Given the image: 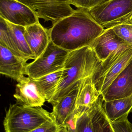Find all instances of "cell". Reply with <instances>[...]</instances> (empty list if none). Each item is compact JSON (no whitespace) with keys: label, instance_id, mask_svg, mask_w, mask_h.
<instances>
[{"label":"cell","instance_id":"cell-1","mask_svg":"<svg viewBox=\"0 0 132 132\" xmlns=\"http://www.w3.org/2000/svg\"><path fill=\"white\" fill-rule=\"evenodd\" d=\"M104 30L88 10L78 9L52 25L49 31L53 44L70 52L90 46Z\"/></svg>","mask_w":132,"mask_h":132},{"label":"cell","instance_id":"cell-2","mask_svg":"<svg viewBox=\"0 0 132 132\" xmlns=\"http://www.w3.org/2000/svg\"><path fill=\"white\" fill-rule=\"evenodd\" d=\"M102 62L90 46L69 52L56 90L49 103L53 105L81 80L92 77Z\"/></svg>","mask_w":132,"mask_h":132},{"label":"cell","instance_id":"cell-3","mask_svg":"<svg viewBox=\"0 0 132 132\" xmlns=\"http://www.w3.org/2000/svg\"><path fill=\"white\" fill-rule=\"evenodd\" d=\"M53 119L51 112L42 107L11 104L4 119V128L5 132H29Z\"/></svg>","mask_w":132,"mask_h":132},{"label":"cell","instance_id":"cell-4","mask_svg":"<svg viewBox=\"0 0 132 132\" xmlns=\"http://www.w3.org/2000/svg\"><path fill=\"white\" fill-rule=\"evenodd\" d=\"M95 21L104 29L132 21V0H106L88 10Z\"/></svg>","mask_w":132,"mask_h":132},{"label":"cell","instance_id":"cell-5","mask_svg":"<svg viewBox=\"0 0 132 132\" xmlns=\"http://www.w3.org/2000/svg\"><path fill=\"white\" fill-rule=\"evenodd\" d=\"M132 59L131 46L125 52L121 50H116L102 62L99 69L91 77L100 95H102Z\"/></svg>","mask_w":132,"mask_h":132},{"label":"cell","instance_id":"cell-6","mask_svg":"<svg viewBox=\"0 0 132 132\" xmlns=\"http://www.w3.org/2000/svg\"><path fill=\"white\" fill-rule=\"evenodd\" d=\"M69 52L53 44L51 41L43 53L28 63L25 75L37 79L63 68Z\"/></svg>","mask_w":132,"mask_h":132},{"label":"cell","instance_id":"cell-7","mask_svg":"<svg viewBox=\"0 0 132 132\" xmlns=\"http://www.w3.org/2000/svg\"><path fill=\"white\" fill-rule=\"evenodd\" d=\"M30 8L38 18L52 25L72 14L75 10L68 0H16Z\"/></svg>","mask_w":132,"mask_h":132},{"label":"cell","instance_id":"cell-8","mask_svg":"<svg viewBox=\"0 0 132 132\" xmlns=\"http://www.w3.org/2000/svg\"><path fill=\"white\" fill-rule=\"evenodd\" d=\"M0 17L12 24L25 27L39 22L30 8L16 0H0Z\"/></svg>","mask_w":132,"mask_h":132},{"label":"cell","instance_id":"cell-9","mask_svg":"<svg viewBox=\"0 0 132 132\" xmlns=\"http://www.w3.org/2000/svg\"><path fill=\"white\" fill-rule=\"evenodd\" d=\"M28 63L22 58L13 54L3 46L0 45V73L17 82L26 79L25 69Z\"/></svg>","mask_w":132,"mask_h":132},{"label":"cell","instance_id":"cell-10","mask_svg":"<svg viewBox=\"0 0 132 132\" xmlns=\"http://www.w3.org/2000/svg\"><path fill=\"white\" fill-rule=\"evenodd\" d=\"M132 95V59L101 95L104 101H108Z\"/></svg>","mask_w":132,"mask_h":132},{"label":"cell","instance_id":"cell-11","mask_svg":"<svg viewBox=\"0 0 132 132\" xmlns=\"http://www.w3.org/2000/svg\"><path fill=\"white\" fill-rule=\"evenodd\" d=\"M80 84V82L70 92L52 105V116L60 126L67 128L73 119Z\"/></svg>","mask_w":132,"mask_h":132},{"label":"cell","instance_id":"cell-12","mask_svg":"<svg viewBox=\"0 0 132 132\" xmlns=\"http://www.w3.org/2000/svg\"><path fill=\"white\" fill-rule=\"evenodd\" d=\"M129 45L120 38L111 28L105 29L90 46L98 59L103 62L117 50Z\"/></svg>","mask_w":132,"mask_h":132},{"label":"cell","instance_id":"cell-13","mask_svg":"<svg viewBox=\"0 0 132 132\" xmlns=\"http://www.w3.org/2000/svg\"><path fill=\"white\" fill-rule=\"evenodd\" d=\"M14 98L17 104L26 107H42L46 100L40 94L33 79L29 77L16 85Z\"/></svg>","mask_w":132,"mask_h":132},{"label":"cell","instance_id":"cell-14","mask_svg":"<svg viewBox=\"0 0 132 132\" xmlns=\"http://www.w3.org/2000/svg\"><path fill=\"white\" fill-rule=\"evenodd\" d=\"M24 35L35 60L43 53L50 42L49 29L39 22L25 27Z\"/></svg>","mask_w":132,"mask_h":132},{"label":"cell","instance_id":"cell-15","mask_svg":"<svg viewBox=\"0 0 132 132\" xmlns=\"http://www.w3.org/2000/svg\"><path fill=\"white\" fill-rule=\"evenodd\" d=\"M100 96L93 83L91 77L81 80L80 82L76 100V109L73 118L92 106Z\"/></svg>","mask_w":132,"mask_h":132},{"label":"cell","instance_id":"cell-16","mask_svg":"<svg viewBox=\"0 0 132 132\" xmlns=\"http://www.w3.org/2000/svg\"><path fill=\"white\" fill-rule=\"evenodd\" d=\"M103 107L111 122L120 120L132 111V95L124 98L104 101Z\"/></svg>","mask_w":132,"mask_h":132},{"label":"cell","instance_id":"cell-17","mask_svg":"<svg viewBox=\"0 0 132 132\" xmlns=\"http://www.w3.org/2000/svg\"><path fill=\"white\" fill-rule=\"evenodd\" d=\"M63 71L62 69L39 78L33 79L40 94L48 102L56 92Z\"/></svg>","mask_w":132,"mask_h":132},{"label":"cell","instance_id":"cell-18","mask_svg":"<svg viewBox=\"0 0 132 132\" xmlns=\"http://www.w3.org/2000/svg\"><path fill=\"white\" fill-rule=\"evenodd\" d=\"M8 23L11 32L13 43L20 57L26 62L29 60H35V56L24 35L25 27L14 24L9 22Z\"/></svg>","mask_w":132,"mask_h":132},{"label":"cell","instance_id":"cell-19","mask_svg":"<svg viewBox=\"0 0 132 132\" xmlns=\"http://www.w3.org/2000/svg\"><path fill=\"white\" fill-rule=\"evenodd\" d=\"M103 101L100 96L94 104L92 119L95 132H115L104 111Z\"/></svg>","mask_w":132,"mask_h":132},{"label":"cell","instance_id":"cell-20","mask_svg":"<svg viewBox=\"0 0 132 132\" xmlns=\"http://www.w3.org/2000/svg\"><path fill=\"white\" fill-rule=\"evenodd\" d=\"M94 104L74 119L67 128L72 132H95L92 119Z\"/></svg>","mask_w":132,"mask_h":132},{"label":"cell","instance_id":"cell-21","mask_svg":"<svg viewBox=\"0 0 132 132\" xmlns=\"http://www.w3.org/2000/svg\"><path fill=\"white\" fill-rule=\"evenodd\" d=\"M0 45L4 46L10 50L13 54L21 58L13 43L11 32L8 22L1 17Z\"/></svg>","mask_w":132,"mask_h":132},{"label":"cell","instance_id":"cell-22","mask_svg":"<svg viewBox=\"0 0 132 132\" xmlns=\"http://www.w3.org/2000/svg\"><path fill=\"white\" fill-rule=\"evenodd\" d=\"M112 28L120 38L132 46V21L116 26Z\"/></svg>","mask_w":132,"mask_h":132},{"label":"cell","instance_id":"cell-23","mask_svg":"<svg viewBox=\"0 0 132 132\" xmlns=\"http://www.w3.org/2000/svg\"><path fill=\"white\" fill-rule=\"evenodd\" d=\"M106 0H68L70 5H74L78 9H89L103 3Z\"/></svg>","mask_w":132,"mask_h":132},{"label":"cell","instance_id":"cell-24","mask_svg":"<svg viewBox=\"0 0 132 132\" xmlns=\"http://www.w3.org/2000/svg\"><path fill=\"white\" fill-rule=\"evenodd\" d=\"M126 115L120 120L111 122L115 132H132L131 123Z\"/></svg>","mask_w":132,"mask_h":132},{"label":"cell","instance_id":"cell-25","mask_svg":"<svg viewBox=\"0 0 132 132\" xmlns=\"http://www.w3.org/2000/svg\"><path fill=\"white\" fill-rule=\"evenodd\" d=\"M61 126L53 119L29 132H57Z\"/></svg>","mask_w":132,"mask_h":132},{"label":"cell","instance_id":"cell-26","mask_svg":"<svg viewBox=\"0 0 132 132\" xmlns=\"http://www.w3.org/2000/svg\"><path fill=\"white\" fill-rule=\"evenodd\" d=\"M57 132H72L70 130L66 127L61 126Z\"/></svg>","mask_w":132,"mask_h":132},{"label":"cell","instance_id":"cell-27","mask_svg":"<svg viewBox=\"0 0 132 132\" xmlns=\"http://www.w3.org/2000/svg\"><path fill=\"white\" fill-rule=\"evenodd\" d=\"M131 127H132V123H131Z\"/></svg>","mask_w":132,"mask_h":132}]
</instances>
